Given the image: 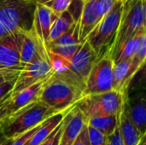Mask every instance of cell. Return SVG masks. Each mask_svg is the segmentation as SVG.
Returning a JSON list of instances; mask_svg holds the SVG:
<instances>
[{
  "instance_id": "cell-1",
  "label": "cell",
  "mask_w": 146,
  "mask_h": 145,
  "mask_svg": "<svg viewBox=\"0 0 146 145\" xmlns=\"http://www.w3.org/2000/svg\"><path fill=\"white\" fill-rule=\"evenodd\" d=\"M85 96V84L72 72L53 73L44 82L38 101L56 113L63 112Z\"/></svg>"
},
{
  "instance_id": "cell-2",
  "label": "cell",
  "mask_w": 146,
  "mask_h": 145,
  "mask_svg": "<svg viewBox=\"0 0 146 145\" xmlns=\"http://www.w3.org/2000/svg\"><path fill=\"white\" fill-rule=\"evenodd\" d=\"M35 8L36 3L32 0H0V38L30 30Z\"/></svg>"
},
{
  "instance_id": "cell-3",
  "label": "cell",
  "mask_w": 146,
  "mask_h": 145,
  "mask_svg": "<svg viewBox=\"0 0 146 145\" xmlns=\"http://www.w3.org/2000/svg\"><path fill=\"white\" fill-rule=\"evenodd\" d=\"M56 114L43 103L38 101L12 114L3 126L5 140H13L36 127L46 119Z\"/></svg>"
},
{
  "instance_id": "cell-4",
  "label": "cell",
  "mask_w": 146,
  "mask_h": 145,
  "mask_svg": "<svg viewBox=\"0 0 146 145\" xmlns=\"http://www.w3.org/2000/svg\"><path fill=\"white\" fill-rule=\"evenodd\" d=\"M145 0H126L122 3V10L117 33L110 50L114 57L119 48L139 32L146 30Z\"/></svg>"
},
{
  "instance_id": "cell-5",
  "label": "cell",
  "mask_w": 146,
  "mask_h": 145,
  "mask_svg": "<svg viewBox=\"0 0 146 145\" xmlns=\"http://www.w3.org/2000/svg\"><path fill=\"white\" fill-rule=\"evenodd\" d=\"M127 98V93L110 91L100 94L86 95L76 106L86 119L104 115H118Z\"/></svg>"
},
{
  "instance_id": "cell-6",
  "label": "cell",
  "mask_w": 146,
  "mask_h": 145,
  "mask_svg": "<svg viewBox=\"0 0 146 145\" xmlns=\"http://www.w3.org/2000/svg\"><path fill=\"white\" fill-rule=\"evenodd\" d=\"M122 10V2L117 1L109 14L103 17L86 40L98 57L110 51L115 38Z\"/></svg>"
},
{
  "instance_id": "cell-7",
  "label": "cell",
  "mask_w": 146,
  "mask_h": 145,
  "mask_svg": "<svg viewBox=\"0 0 146 145\" xmlns=\"http://www.w3.org/2000/svg\"><path fill=\"white\" fill-rule=\"evenodd\" d=\"M114 60L108 51L93 65L85 83V96L108 92L113 90Z\"/></svg>"
},
{
  "instance_id": "cell-8",
  "label": "cell",
  "mask_w": 146,
  "mask_h": 145,
  "mask_svg": "<svg viewBox=\"0 0 146 145\" xmlns=\"http://www.w3.org/2000/svg\"><path fill=\"white\" fill-rule=\"evenodd\" d=\"M53 73L48 56H41L33 62L25 66L15 79L11 94L17 93L39 81L45 79Z\"/></svg>"
},
{
  "instance_id": "cell-9",
  "label": "cell",
  "mask_w": 146,
  "mask_h": 145,
  "mask_svg": "<svg viewBox=\"0 0 146 145\" xmlns=\"http://www.w3.org/2000/svg\"><path fill=\"white\" fill-rule=\"evenodd\" d=\"M22 31L0 38V71H21L20 47Z\"/></svg>"
},
{
  "instance_id": "cell-10",
  "label": "cell",
  "mask_w": 146,
  "mask_h": 145,
  "mask_svg": "<svg viewBox=\"0 0 146 145\" xmlns=\"http://www.w3.org/2000/svg\"><path fill=\"white\" fill-rule=\"evenodd\" d=\"M98 56L86 39L80 43L79 48L70 60L72 73L84 84Z\"/></svg>"
},
{
  "instance_id": "cell-11",
  "label": "cell",
  "mask_w": 146,
  "mask_h": 145,
  "mask_svg": "<svg viewBox=\"0 0 146 145\" xmlns=\"http://www.w3.org/2000/svg\"><path fill=\"white\" fill-rule=\"evenodd\" d=\"M87 119L74 105L66 114L63 119V126L59 145H73L78 136L86 126Z\"/></svg>"
},
{
  "instance_id": "cell-12",
  "label": "cell",
  "mask_w": 146,
  "mask_h": 145,
  "mask_svg": "<svg viewBox=\"0 0 146 145\" xmlns=\"http://www.w3.org/2000/svg\"><path fill=\"white\" fill-rule=\"evenodd\" d=\"M57 17L58 15H56L49 7L43 4L36 3L33 29L39 43L46 50L50 28Z\"/></svg>"
},
{
  "instance_id": "cell-13",
  "label": "cell",
  "mask_w": 146,
  "mask_h": 145,
  "mask_svg": "<svg viewBox=\"0 0 146 145\" xmlns=\"http://www.w3.org/2000/svg\"><path fill=\"white\" fill-rule=\"evenodd\" d=\"M43 55L48 56V51L39 43L33 26L28 31H22L20 47V62L21 69Z\"/></svg>"
},
{
  "instance_id": "cell-14",
  "label": "cell",
  "mask_w": 146,
  "mask_h": 145,
  "mask_svg": "<svg viewBox=\"0 0 146 145\" xmlns=\"http://www.w3.org/2000/svg\"><path fill=\"white\" fill-rule=\"evenodd\" d=\"M80 44V42L78 36V24L74 23L67 32L56 40L50 43L47 46V50L58 54L70 61Z\"/></svg>"
},
{
  "instance_id": "cell-15",
  "label": "cell",
  "mask_w": 146,
  "mask_h": 145,
  "mask_svg": "<svg viewBox=\"0 0 146 145\" xmlns=\"http://www.w3.org/2000/svg\"><path fill=\"white\" fill-rule=\"evenodd\" d=\"M97 0H84L82 14L78 24V36L80 43L84 42L92 31L102 20L96 9Z\"/></svg>"
},
{
  "instance_id": "cell-16",
  "label": "cell",
  "mask_w": 146,
  "mask_h": 145,
  "mask_svg": "<svg viewBox=\"0 0 146 145\" xmlns=\"http://www.w3.org/2000/svg\"><path fill=\"white\" fill-rule=\"evenodd\" d=\"M48 78L26 89H23L17 93L11 94L9 99V106L11 113L14 114L23 108L38 102L42 87Z\"/></svg>"
},
{
  "instance_id": "cell-17",
  "label": "cell",
  "mask_w": 146,
  "mask_h": 145,
  "mask_svg": "<svg viewBox=\"0 0 146 145\" xmlns=\"http://www.w3.org/2000/svg\"><path fill=\"white\" fill-rule=\"evenodd\" d=\"M127 101L118 115V129L124 145H139L145 136H143L132 122Z\"/></svg>"
},
{
  "instance_id": "cell-18",
  "label": "cell",
  "mask_w": 146,
  "mask_h": 145,
  "mask_svg": "<svg viewBox=\"0 0 146 145\" xmlns=\"http://www.w3.org/2000/svg\"><path fill=\"white\" fill-rule=\"evenodd\" d=\"M127 103L132 122L143 136H146V98L145 94L139 93L131 100L127 97Z\"/></svg>"
},
{
  "instance_id": "cell-19",
  "label": "cell",
  "mask_w": 146,
  "mask_h": 145,
  "mask_svg": "<svg viewBox=\"0 0 146 145\" xmlns=\"http://www.w3.org/2000/svg\"><path fill=\"white\" fill-rule=\"evenodd\" d=\"M69 109L63 112L56 113L50 118L46 119L44 122H42L39 125L37 131L33 133V135L32 136L27 145H39L42 144L54 132V130L58 126V125L63 121L66 114Z\"/></svg>"
},
{
  "instance_id": "cell-20",
  "label": "cell",
  "mask_w": 146,
  "mask_h": 145,
  "mask_svg": "<svg viewBox=\"0 0 146 145\" xmlns=\"http://www.w3.org/2000/svg\"><path fill=\"white\" fill-rule=\"evenodd\" d=\"M146 57V30H142L135 35L134 54L131 60L129 80L132 81L137 72L145 65Z\"/></svg>"
},
{
  "instance_id": "cell-21",
  "label": "cell",
  "mask_w": 146,
  "mask_h": 145,
  "mask_svg": "<svg viewBox=\"0 0 146 145\" xmlns=\"http://www.w3.org/2000/svg\"><path fill=\"white\" fill-rule=\"evenodd\" d=\"M131 61H124L118 63H114L113 70V90L127 93L128 86L131 83L129 80V70Z\"/></svg>"
},
{
  "instance_id": "cell-22",
  "label": "cell",
  "mask_w": 146,
  "mask_h": 145,
  "mask_svg": "<svg viewBox=\"0 0 146 145\" xmlns=\"http://www.w3.org/2000/svg\"><path fill=\"white\" fill-rule=\"evenodd\" d=\"M118 115H104L92 117L87 119L86 125L99 131L107 137H110L113 134L118 126Z\"/></svg>"
},
{
  "instance_id": "cell-23",
  "label": "cell",
  "mask_w": 146,
  "mask_h": 145,
  "mask_svg": "<svg viewBox=\"0 0 146 145\" xmlns=\"http://www.w3.org/2000/svg\"><path fill=\"white\" fill-rule=\"evenodd\" d=\"M74 24V22L73 21L71 16L67 11L61 14L51 26L50 35H49V39H48V44L56 40L62 35L67 32Z\"/></svg>"
},
{
  "instance_id": "cell-24",
  "label": "cell",
  "mask_w": 146,
  "mask_h": 145,
  "mask_svg": "<svg viewBox=\"0 0 146 145\" xmlns=\"http://www.w3.org/2000/svg\"><path fill=\"white\" fill-rule=\"evenodd\" d=\"M48 59L53 73H63L71 72L70 61H68L65 57L52 51H48Z\"/></svg>"
},
{
  "instance_id": "cell-25",
  "label": "cell",
  "mask_w": 146,
  "mask_h": 145,
  "mask_svg": "<svg viewBox=\"0 0 146 145\" xmlns=\"http://www.w3.org/2000/svg\"><path fill=\"white\" fill-rule=\"evenodd\" d=\"M135 36L126 41L117 50L113 57L114 63H118L124 61H131L134 54Z\"/></svg>"
},
{
  "instance_id": "cell-26",
  "label": "cell",
  "mask_w": 146,
  "mask_h": 145,
  "mask_svg": "<svg viewBox=\"0 0 146 145\" xmlns=\"http://www.w3.org/2000/svg\"><path fill=\"white\" fill-rule=\"evenodd\" d=\"M87 135H88V141L90 145H108L109 137L88 126H87Z\"/></svg>"
},
{
  "instance_id": "cell-27",
  "label": "cell",
  "mask_w": 146,
  "mask_h": 145,
  "mask_svg": "<svg viewBox=\"0 0 146 145\" xmlns=\"http://www.w3.org/2000/svg\"><path fill=\"white\" fill-rule=\"evenodd\" d=\"M84 7V0H72L68 9L66 10L71 16L75 24H79L82 10Z\"/></svg>"
},
{
  "instance_id": "cell-28",
  "label": "cell",
  "mask_w": 146,
  "mask_h": 145,
  "mask_svg": "<svg viewBox=\"0 0 146 145\" xmlns=\"http://www.w3.org/2000/svg\"><path fill=\"white\" fill-rule=\"evenodd\" d=\"M116 2L117 1L115 0H97L96 9L99 17L103 19L104 16L109 14Z\"/></svg>"
},
{
  "instance_id": "cell-29",
  "label": "cell",
  "mask_w": 146,
  "mask_h": 145,
  "mask_svg": "<svg viewBox=\"0 0 146 145\" xmlns=\"http://www.w3.org/2000/svg\"><path fill=\"white\" fill-rule=\"evenodd\" d=\"M62 126H63V121L58 125V126L54 130V132L39 145H59Z\"/></svg>"
},
{
  "instance_id": "cell-30",
  "label": "cell",
  "mask_w": 146,
  "mask_h": 145,
  "mask_svg": "<svg viewBox=\"0 0 146 145\" xmlns=\"http://www.w3.org/2000/svg\"><path fill=\"white\" fill-rule=\"evenodd\" d=\"M71 1L72 0H53L50 6V9L59 16L61 14L68 9Z\"/></svg>"
},
{
  "instance_id": "cell-31",
  "label": "cell",
  "mask_w": 146,
  "mask_h": 145,
  "mask_svg": "<svg viewBox=\"0 0 146 145\" xmlns=\"http://www.w3.org/2000/svg\"><path fill=\"white\" fill-rule=\"evenodd\" d=\"M16 78L9 79V80L0 84V102L3 101L5 97H7L9 95L11 94Z\"/></svg>"
},
{
  "instance_id": "cell-32",
  "label": "cell",
  "mask_w": 146,
  "mask_h": 145,
  "mask_svg": "<svg viewBox=\"0 0 146 145\" xmlns=\"http://www.w3.org/2000/svg\"><path fill=\"white\" fill-rule=\"evenodd\" d=\"M73 145H90L88 141V135H87V126H86L80 135L78 136L77 139Z\"/></svg>"
},
{
  "instance_id": "cell-33",
  "label": "cell",
  "mask_w": 146,
  "mask_h": 145,
  "mask_svg": "<svg viewBox=\"0 0 146 145\" xmlns=\"http://www.w3.org/2000/svg\"><path fill=\"white\" fill-rule=\"evenodd\" d=\"M108 145H124L123 142H122V139L121 138V135H120L118 126H117L115 131L113 132V134L109 137Z\"/></svg>"
},
{
  "instance_id": "cell-34",
  "label": "cell",
  "mask_w": 146,
  "mask_h": 145,
  "mask_svg": "<svg viewBox=\"0 0 146 145\" xmlns=\"http://www.w3.org/2000/svg\"><path fill=\"white\" fill-rule=\"evenodd\" d=\"M19 72L20 71H0V84L9 80V79H14V78H16L19 74Z\"/></svg>"
},
{
  "instance_id": "cell-35",
  "label": "cell",
  "mask_w": 146,
  "mask_h": 145,
  "mask_svg": "<svg viewBox=\"0 0 146 145\" xmlns=\"http://www.w3.org/2000/svg\"><path fill=\"white\" fill-rule=\"evenodd\" d=\"M53 0H35V3H39V4H43V5H45L47 7L50 8L51 3H52Z\"/></svg>"
},
{
  "instance_id": "cell-36",
  "label": "cell",
  "mask_w": 146,
  "mask_h": 145,
  "mask_svg": "<svg viewBox=\"0 0 146 145\" xmlns=\"http://www.w3.org/2000/svg\"><path fill=\"white\" fill-rule=\"evenodd\" d=\"M10 143V140H5L3 143H2L0 145H9Z\"/></svg>"
},
{
  "instance_id": "cell-37",
  "label": "cell",
  "mask_w": 146,
  "mask_h": 145,
  "mask_svg": "<svg viewBox=\"0 0 146 145\" xmlns=\"http://www.w3.org/2000/svg\"><path fill=\"white\" fill-rule=\"evenodd\" d=\"M139 145H145V138H144L141 140L140 144H139Z\"/></svg>"
},
{
  "instance_id": "cell-38",
  "label": "cell",
  "mask_w": 146,
  "mask_h": 145,
  "mask_svg": "<svg viewBox=\"0 0 146 145\" xmlns=\"http://www.w3.org/2000/svg\"><path fill=\"white\" fill-rule=\"evenodd\" d=\"M125 1H126V0H121V2H122V3H123V2H125Z\"/></svg>"
},
{
  "instance_id": "cell-39",
  "label": "cell",
  "mask_w": 146,
  "mask_h": 145,
  "mask_svg": "<svg viewBox=\"0 0 146 145\" xmlns=\"http://www.w3.org/2000/svg\"><path fill=\"white\" fill-rule=\"evenodd\" d=\"M115 1H121V0H115Z\"/></svg>"
},
{
  "instance_id": "cell-40",
  "label": "cell",
  "mask_w": 146,
  "mask_h": 145,
  "mask_svg": "<svg viewBox=\"0 0 146 145\" xmlns=\"http://www.w3.org/2000/svg\"><path fill=\"white\" fill-rule=\"evenodd\" d=\"M32 1H33V2H34V3H35V0H32Z\"/></svg>"
}]
</instances>
